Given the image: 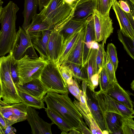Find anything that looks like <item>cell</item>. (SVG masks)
<instances>
[{
	"label": "cell",
	"instance_id": "obj_57",
	"mask_svg": "<svg viewBox=\"0 0 134 134\" xmlns=\"http://www.w3.org/2000/svg\"><path fill=\"white\" fill-rule=\"evenodd\" d=\"M1 30H0V41L1 40Z\"/></svg>",
	"mask_w": 134,
	"mask_h": 134
},
{
	"label": "cell",
	"instance_id": "obj_49",
	"mask_svg": "<svg viewBox=\"0 0 134 134\" xmlns=\"http://www.w3.org/2000/svg\"><path fill=\"white\" fill-rule=\"evenodd\" d=\"M87 0H76L73 4L72 6L75 7L77 4L84 2Z\"/></svg>",
	"mask_w": 134,
	"mask_h": 134
},
{
	"label": "cell",
	"instance_id": "obj_29",
	"mask_svg": "<svg viewBox=\"0 0 134 134\" xmlns=\"http://www.w3.org/2000/svg\"><path fill=\"white\" fill-rule=\"evenodd\" d=\"M118 39L122 44L124 49L133 59H134V40L123 35L120 30L117 31Z\"/></svg>",
	"mask_w": 134,
	"mask_h": 134
},
{
	"label": "cell",
	"instance_id": "obj_38",
	"mask_svg": "<svg viewBox=\"0 0 134 134\" xmlns=\"http://www.w3.org/2000/svg\"><path fill=\"white\" fill-rule=\"evenodd\" d=\"M59 69L65 85L67 86L73 78L72 72L66 65L63 64L58 66Z\"/></svg>",
	"mask_w": 134,
	"mask_h": 134
},
{
	"label": "cell",
	"instance_id": "obj_4",
	"mask_svg": "<svg viewBox=\"0 0 134 134\" xmlns=\"http://www.w3.org/2000/svg\"><path fill=\"white\" fill-rule=\"evenodd\" d=\"M75 8L65 3L63 0H50L38 14L52 29L68 18H73Z\"/></svg>",
	"mask_w": 134,
	"mask_h": 134
},
{
	"label": "cell",
	"instance_id": "obj_46",
	"mask_svg": "<svg viewBox=\"0 0 134 134\" xmlns=\"http://www.w3.org/2000/svg\"><path fill=\"white\" fill-rule=\"evenodd\" d=\"M124 1L127 3L130 6V10L132 13L134 14V6L133 4L130 1V0H121Z\"/></svg>",
	"mask_w": 134,
	"mask_h": 134
},
{
	"label": "cell",
	"instance_id": "obj_6",
	"mask_svg": "<svg viewBox=\"0 0 134 134\" xmlns=\"http://www.w3.org/2000/svg\"><path fill=\"white\" fill-rule=\"evenodd\" d=\"M40 80L47 92H52L61 94L68 92L66 86L60 74L58 66L49 60L43 69Z\"/></svg>",
	"mask_w": 134,
	"mask_h": 134
},
{
	"label": "cell",
	"instance_id": "obj_17",
	"mask_svg": "<svg viewBox=\"0 0 134 134\" xmlns=\"http://www.w3.org/2000/svg\"><path fill=\"white\" fill-rule=\"evenodd\" d=\"M88 21V17L82 19H70L58 31L63 36L64 42L74 33L85 27Z\"/></svg>",
	"mask_w": 134,
	"mask_h": 134
},
{
	"label": "cell",
	"instance_id": "obj_5",
	"mask_svg": "<svg viewBox=\"0 0 134 134\" xmlns=\"http://www.w3.org/2000/svg\"><path fill=\"white\" fill-rule=\"evenodd\" d=\"M47 62L40 57L32 59L26 54L17 60L19 81L16 85L22 86L33 80L40 79L41 72Z\"/></svg>",
	"mask_w": 134,
	"mask_h": 134
},
{
	"label": "cell",
	"instance_id": "obj_35",
	"mask_svg": "<svg viewBox=\"0 0 134 134\" xmlns=\"http://www.w3.org/2000/svg\"><path fill=\"white\" fill-rule=\"evenodd\" d=\"M106 52L116 72L118 67L119 63L116 47L113 43H108L107 45V51Z\"/></svg>",
	"mask_w": 134,
	"mask_h": 134
},
{
	"label": "cell",
	"instance_id": "obj_21",
	"mask_svg": "<svg viewBox=\"0 0 134 134\" xmlns=\"http://www.w3.org/2000/svg\"><path fill=\"white\" fill-rule=\"evenodd\" d=\"M96 3L97 0H87L77 4L72 18L82 19L93 15L96 9Z\"/></svg>",
	"mask_w": 134,
	"mask_h": 134
},
{
	"label": "cell",
	"instance_id": "obj_1",
	"mask_svg": "<svg viewBox=\"0 0 134 134\" xmlns=\"http://www.w3.org/2000/svg\"><path fill=\"white\" fill-rule=\"evenodd\" d=\"M43 100L47 108L62 117L81 134H92L84 122L82 116L68 96V92L59 94L48 92Z\"/></svg>",
	"mask_w": 134,
	"mask_h": 134
},
{
	"label": "cell",
	"instance_id": "obj_37",
	"mask_svg": "<svg viewBox=\"0 0 134 134\" xmlns=\"http://www.w3.org/2000/svg\"><path fill=\"white\" fill-rule=\"evenodd\" d=\"M99 83L100 90L106 92L109 87V82L106 70L105 58L102 70L99 74Z\"/></svg>",
	"mask_w": 134,
	"mask_h": 134
},
{
	"label": "cell",
	"instance_id": "obj_27",
	"mask_svg": "<svg viewBox=\"0 0 134 134\" xmlns=\"http://www.w3.org/2000/svg\"><path fill=\"white\" fill-rule=\"evenodd\" d=\"M16 87L19 96L23 100L22 103L27 107H31L38 109L45 108L43 99H41L34 97Z\"/></svg>",
	"mask_w": 134,
	"mask_h": 134
},
{
	"label": "cell",
	"instance_id": "obj_47",
	"mask_svg": "<svg viewBox=\"0 0 134 134\" xmlns=\"http://www.w3.org/2000/svg\"><path fill=\"white\" fill-rule=\"evenodd\" d=\"M69 133H68V134H81V132L78 130L74 129H72L69 131Z\"/></svg>",
	"mask_w": 134,
	"mask_h": 134
},
{
	"label": "cell",
	"instance_id": "obj_42",
	"mask_svg": "<svg viewBox=\"0 0 134 134\" xmlns=\"http://www.w3.org/2000/svg\"><path fill=\"white\" fill-rule=\"evenodd\" d=\"M118 2L120 7L125 13L131 12L130 6L127 3L121 0H119Z\"/></svg>",
	"mask_w": 134,
	"mask_h": 134
},
{
	"label": "cell",
	"instance_id": "obj_39",
	"mask_svg": "<svg viewBox=\"0 0 134 134\" xmlns=\"http://www.w3.org/2000/svg\"><path fill=\"white\" fill-rule=\"evenodd\" d=\"M10 72L13 81L16 85L18 83L19 79L18 71L17 60L15 59L13 53L11 61Z\"/></svg>",
	"mask_w": 134,
	"mask_h": 134
},
{
	"label": "cell",
	"instance_id": "obj_24",
	"mask_svg": "<svg viewBox=\"0 0 134 134\" xmlns=\"http://www.w3.org/2000/svg\"><path fill=\"white\" fill-rule=\"evenodd\" d=\"M85 31V27L82 29L79 38L66 62H69L82 65L83 41Z\"/></svg>",
	"mask_w": 134,
	"mask_h": 134
},
{
	"label": "cell",
	"instance_id": "obj_52",
	"mask_svg": "<svg viewBox=\"0 0 134 134\" xmlns=\"http://www.w3.org/2000/svg\"><path fill=\"white\" fill-rule=\"evenodd\" d=\"M131 88L133 90H134V81L133 80L131 84Z\"/></svg>",
	"mask_w": 134,
	"mask_h": 134
},
{
	"label": "cell",
	"instance_id": "obj_31",
	"mask_svg": "<svg viewBox=\"0 0 134 134\" xmlns=\"http://www.w3.org/2000/svg\"><path fill=\"white\" fill-rule=\"evenodd\" d=\"M117 0H97L96 10L100 15L109 16V12L114 3Z\"/></svg>",
	"mask_w": 134,
	"mask_h": 134
},
{
	"label": "cell",
	"instance_id": "obj_45",
	"mask_svg": "<svg viewBox=\"0 0 134 134\" xmlns=\"http://www.w3.org/2000/svg\"><path fill=\"white\" fill-rule=\"evenodd\" d=\"M0 124L2 126L4 130L7 126V123L5 119L0 113Z\"/></svg>",
	"mask_w": 134,
	"mask_h": 134
},
{
	"label": "cell",
	"instance_id": "obj_10",
	"mask_svg": "<svg viewBox=\"0 0 134 134\" xmlns=\"http://www.w3.org/2000/svg\"><path fill=\"white\" fill-rule=\"evenodd\" d=\"M32 46L29 35L19 26L12 50L15 59L18 60L21 59L25 55L27 50Z\"/></svg>",
	"mask_w": 134,
	"mask_h": 134
},
{
	"label": "cell",
	"instance_id": "obj_44",
	"mask_svg": "<svg viewBox=\"0 0 134 134\" xmlns=\"http://www.w3.org/2000/svg\"><path fill=\"white\" fill-rule=\"evenodd\" d=\"M50 0H38V7L40 11L43 7L46 5Z\"/></svg>",
	"mask_w": 134,
	"mask_h": 134
},
{
	"label": "cell",
	"instance_id": "obj_22",
	"mask_svg": "<svg viewBox=\"0 0 134 134\" xmlns=\"http://www.w3.org/2000/svg\"><path fill=\"white\" fill-rule=\"evenodd\" d=\"M82 29L74 33L64 41L62 52L57 63L58 66L64 64L66 62L79 38Z\"/></svg>",
	"mask_w": 134,
	"mask_h": 134
},
{
	"label": "cell",
	"instance_id": "obj_53",
	"mask_svg": "<svg viewBox=\"0 0 134 134\" xmlns=\"http://www.w3.org/2000/svg\"><path fill=\"white\" fill-rule=\"evenodd\" d=\"M2 90L1 88V86L0 82V99L1 100V98H2Z\"/></svg>",
	"mask_w": 134,
	"mask_h": 134
},
{
	"label": "cell",
	"instance_id": "obj_7",
	"mask_svg": "<svg viewBox=\"0 0 134 134\" xmlns=\"http://www.w3.org/2000/svg\"><path fill=\"white\" fill-rule=\"evenodd\" d=\"M96 34V41L103 42L105 44L107 39L113 32L111 19L109 16H103L96 9L93 14Z\"/></svg>",
	"mask_w": 134,
	"mask_h": 134
},
{
	"label": "cell",
	"instance_id": "obj_16",
	"mask_svg": "<svg viewBox=\"0 0 134 134\" xmlns=\"http://www.w3.org/2000/svg\"><path fill=\"white\" fill-rule=\"evenodd\" d=\"M15 85L24 92L41 99H43L48 92L39 79L33 80L22 86Z\"/></svg>",
	"mask_w": 134,
	"mask_h": 134
},
{
	"label": "cell",
	"instance_id": "obj_34",
	"mask_svg": "<svg viewBox=\"0 0 134 134\" xmlns=\"http://www.w3.org/2000/svg\"><path fill=\"white\" fill-rule=\"evenodd\" d=\"M104 43L103 41L101 44H99L96 56V72L98 74L102 70L105 59V52L104 49Z\"/></svg>",
	"mask_w": 134,
	"mask_h": 134
},
{
	"label": "cell",
	"instance_id": "obj_28",
	"mask_svg": "<svg viewBox=\"0 0 134 134\" xmlns=\"http://www.w3.org/2000/svg\"><path fill=\"white\" fill-rule=\"evenodd\" d=\"M98 49L91 48L88 58L87 62L85 66H86L88 79L90 82L92 88L91 83V79L93 75L97 74L96 72V57L97 50Z\"/></svg>",
	"mask_w": 134,
	"mask_h": 134
},
{
	"label": "cell",
	"instance_id": "obj_40",
	"mask_svg": "<svg viewBox=\"0 0 134 134\" xmlns=\"http://www.w3.org/2000/svg\"><path fill=\"white\" fill-rule=\"evenodd\" d=\"M68 90L79 101L80 100V89L77 83L73 79L67 85Z\"/></svg>",
	"mask_w": 134,
	"mask_h": 134
},
{
	"label": "cell",
	"instance_id": "obj_26",
	"mask_svg": "<svg viewBox=\"0 0 134 134\" xmlns=\"http://www.w3.org/2000/svg\"><path fill=\"white\" fill-rule=\"evenodd\" d=\"M45 110L53 124L57 125L62 131L61 134H68V131L74 129L64 119L52 110L47 107L45 108Z\"/></svg>",
	"mask_w": 134,
	"mask_h": 134
},
{
	"label": "cell",
	"instance_id": "obj_30",
	"mask_svg": "<svg viewBox=\"0 0 134 134\" xmlns=\"http://www.w3.org/2000/svg\"><path fill=\"white\" fill-rule=\"evenodd\" d=\"M9 107L18 118V122L25 121L27 119V108L23 103L13 104Z\"/></svg>",
	"mask_w": 134,
	"mask_h": 134
},
{
	"label": "cell",
	"instance_id": "obj_13",
	"mask_svg": "<svg viewBox=\"0 0 134 134\" xmlns=\"http://www.w3.org/2000/svg\"><path fill=\"white\" fill-rule=\"evenodd\" d=\"M96 41V34L93 15L88 17V23L85 26L83 41L82 66H85L92 43Z\"/></svg>",
	"mask_w": 134,
	"mask_h": 134
},
{
	"label": "cell",
	"instance_id": "obj_54",
	"mask_svg": "<svg viewBox=\"0 0 134 134\" xmlns=\"http://www.w3.org/2000/svg\"><path fill=\"white\" fill-rule=\"evenodd\" d=\"M2 6H0V18L1 16V13H2Z\"/></svg>",
	"mask_w": 134,
	"mask_h": 134
},
{
	"label": "cell",
	"instance_id": "obj_9",
	"mask_svg": "<svg viewBox=\"0 0 134 134\" xmlns=\"http://www.w3.org/2000/svg\"><path fill=\"white\" fill-rule=\"evenodd\" d=\"M27 110L26 120L31 126L32 134H52V122L49 123L44 121L39 116L38 112L34 108L28 107Z\"/></svg>",
	"mask_w": 134,
	"mask_h": 134
},
{
	"label": "cell",
	"instance_id": "obj_23",
	"mask_svg": "<svg viewBox=\"0 0 134 134\" xmlns=\"http://www.w3.org/2000/svg\"><path fill=\"white\" fill-rule=\"evenodd\" d=\"M63 64L66 66L71 70L73 78L78 84L80 83L81 81H84L91 88L86 66L69 62H66Z\"/></svg>",
	"mask_w": 134,
	"mask_h": 134
},
{
	"label": "cell",
	"instance_id": "obj_18",
	"mask_svg": "<svg viewBox=\"0 0 134 134\" xmlns=\"http://www.w3.org/2000/svg\"><path fill=\"white\" fill-rule=\"evenodd\" d=\"M73 102L81 114L92 133L102 134V132L93 118L88 105H82L75 99Z\"/></svg>",
	"mask_w": 134,
	"mask_h": 134
},
{
	"label": "cell",
	"instance_id": "obj_20",
	"mask_svg": "<svg viewBox=\"0 0 134 134\" xmlns=\"http://www.w3.org/2000/svg\"><path fill=\"white\" fill-rule=\"evenodd\" d=\"M52 29L37 13L33 17L31 22L25 31L29 34L32 40L41 35L42 31Z\"/></svg>",
	"mask_w": 134,
	"mask_h": 134
},
{
	"label": "cell",
	"instance_id": "obj_2",
	"mask_svg": "<svg viewBox=\"0 0 134 134\" xmlns=\"http://www.w3.org/2000/svg\"><path fill=\"white\" fill-rule=\"evenodd\" d=\"M19 9L18 5L10 1L2 7L0 18L1 26L0 57L5 56L12 50L17 32L16 21Z\"/></svg>",
	"mask_w": 134,
	"mask_h": 134
},
{
	"label": "cell",
	"instance_id": "obj_32",
	"mask_svg": "<svg viewBox=\"0 0 134 134\" xmlns=\"http://www.w3.org/2000/svg\"><path fill=\"white\" fill-rule=\"evenodd\" d=\"M0 113L5 119L7 125H12L18 122V118L8 106L0 105Z\"/></svg>",
	"mask_w": 134,
	"mask_h": 134
},
{
	"label": "cell",
	"instance_id": "obj_43",
	"mask_svg": "<svg viewBox=\"0 0 134 134\" xmlns=\"http://www.w3.org/2000/svg\"><path fill=\"white\" fill-rule=\"evenodd\" d=\"M16 129L12 125H7L6 129L4 131V134H15Z\"/></svg>",
	"mask_w": 134,
	"mask_h": 134
},
{
	"label": "cell",
	"instance_id": "obj_36",
	"mask_svg": "<svg viewBox=\"0 0 134 134\" xmlns=\"http://www.w3.org/2000/svg\"><path fill=\"white\" fill-rule=\"evenodd\" d=\"M105 58L106 70L109 85L113 82L118 81L116 76V72L115 71L113 65L106 52Z\"/></svg>",
	"mask_w": 134,
	"mask_h": 134
},
{
	"label": "cell",
	"instance_id": "obj_33",
	"mask_svg": "<svg viewBox=\"0 0 134 134\" xmlns=\"http://www.w3.org/2000/svg\"><path fill=\"white\" fill-rule=\"evenodd\" d=\"M134 116H123L121 126L122 134H134Z\"/></svg>",
	"mask_w": 134,
	"mask_h": 134
},
{
	"label": "cell",
	"instance_id": "obj_12",
	"mask_svg": "<svg viewBox=\"0 0 134 134\" xmlns=\"http://www.w3.org/2000/svg\"><path fill=\"white\" fill-rule=\"evenodd\" d=\"M104 92L114 99L133 109L134 102L130 97V96H133V94L124 89L118 81L110 84L107 91Z\"/></svg>",
	"mask_w": 134,
	"mask_h": 134
},
{
	"label": "cell",
	"instance_id": "obj_51",
	"mask_svg": "<svg viewBox=\"0 0 134 134\" xmlns=\"http://www.w3.org/2000/svg\"><path fill=\"white\" fill-rule=\"evenodd\" d=\"M4 129L2 125L0 124V134H4Z\"/></svg>",
	"mask_w": 134,
	"mask_h": 134
},
{
	"label": "cell",
	"instance_id": "obj_11",
	"mask_svg": "<svg viewBox=\"0 0 134 134\" xmlns=\"http://www.w3.org/2000/svg\"><path fill=\"white\" fill-rule=\"evenodd\" d=\"M64 43L62 36L51 29L47 49L49 60L57 63L60 55Z\"/></svg>",
	"mask_w": 134,
	"mask_h": 134
},
{
	"label": "cell",
	"instance_id": "obj_25",
	"mask_svg": "<svg viewBox=\"0 0 134 134\" xmlns=\"http://www.w3.org/2000/svg\"><path fill=\"white\" fill-rule=\"evenodd\" d=\"M23 12L24 18L22 28L25 30L30 24L33 17L37 14L38 0H24Z\"/></svg>",
	"mask_w": 134,
	"mask_h": 134
},
{
	"label": "cell",
	"instance_id": "obj_8",
	"mask_svg": "<svg viewBox=\"0 0 134 134\" xmlns=\"http://www.w3.org/2000/svg\"><path fill=\"white\" fill-rule=\"evenodd\" d=\"M95 91L92 90L87 84L85 93L87 103L92 115L102 132L108 131L104 116L96 98Z\"/></svg>",
	"mask_w": 134,
	"mask_h": 134
},
{
	"label": "cell",
	"instance_id": "obj_50",
	"mask_svg": "<svg viewBox=\"0 0 134 134\" xmlns=\"http://www.w3.org/2000/svg\"><path fill=\"white\" fill-rule=\"evenodd\" d=\"M0 105L3 106H8L9 105V104L4 102L2 100L0 99Z\"/></svg>",
	"mask_w": 134,
	"mask_h": 134
},
{
	"label": "cell",
	"instance_id": "obj_55",
	"mask_svg": "<svg viewBox=\"0 0 134 134\" xmlns=\"http://www.w3.org/2000/svg\"><path fill=\"white\" fill-rule=\"evenodd\" d=\"M3 3V1L2 0H0V6H2V5Z\"/></svg>",
	"mask_w": 134,
	"mask_h": 134
},
{
	"label": "cell",
	"instance_id": "obj_56",
	"mask_svg": "<svg viewBox=\"0 0 134 134\" xmlns=\"http://www.w3.org/2000/svg\"><path fill=\"white\" fill-rule=\"evenodd\" d=\"M130 1L133 4H134V0H130Z\"/></svg>",
	"mask_w": 134,
	"mask_h": 134
},
{
	"label": "cell",
	"instance_id": "obj_19",
	"mask_svg": "<svg viewBox=\"0 0 134 134\" xmlns=\"http://www.w3.org/2000/svg\"><path fill=\"white\" fill-rule=\"evenodd\" d=\"M51 30L42 31L41 35L31 40L32 46L39 53L40 57L46 61L49 60L47 49Z\"/></svg>",
	"mask_w": 134,
	"mask_h": 134
},
{
	"label": "cell",
	"instance_id": "obj_3",
	"mask_svg": "<svg viewBox=\"0 0 134 134\" xmlns=\"http://www.w3.org/2000/svg\"><path fill=\"white\" fill-rule=\"evenodd\" d=\"M13 53L11 51L7 56L0 57V82L2 90V98L4 102L9 104L23 102L11 75V61Z\"/></svg>",
	"mask_w": 134,
	"mask_h": 134
},
{
	"label": "cell",
	"instance_id": "obj_48",
	"mask_svg": "<svg viewBox=\"0 0 134 134\" xmlns=\"http://www.w3.org/2000/svg\"><path fill=\"white\" fill-rule=\"evenodd\" d=\"M75 1L76 0H63L64 2L69 5L72 6L73 4Z\"/></svg>",
	"mask_w": 134,
	"mask_h": 134
},
{
	"label": "cell",
	"instance_id": "obj_15",
	"mask_svg": "<svg viewBox=\"0 0 134 134\" xmlns=\"http://www.w3.org/2000/svg\"><path fill=\"white\" fill-rule=\"evenodd\" d=\"M102 112L109 134H122V119L124 116L111 111H103Z\"/></svg>",
	"mask_w": 134,
	"mask_h": 134
},
{
	"label": "cell",
	"instance_id": "obj_41",
	"mask_svg": "<svg viewBox=\"0 0 134 134\" xmlns=\"http://www.w3.org/2000/svg\"><path fill=\"white\" fill-rule=\"evenodd\" d=\"M99 74H96L93 75L91 79V83L92 85L91 89L95 91V89L98 86L99 83Z\"/></svg>",
	"mask_w": 134,
	"mask_h": 134
},
{
	"label": "cell",
	"instance_id": "obj_14",
	"mask_svg": "<svg viewBox=\"0 0 134 134\" xmlns=\"http://www.w3.org/2000/svg\"><path fill=\"white\" fill-rule=\"evenodd\" d=\"M112 7L119 23L120 31L123 35L134 40V27L120 7L117 0L114 3Z\"/></svg>",
	"mask_w": 134,
	"mask_h": 134
}]
</instances>
